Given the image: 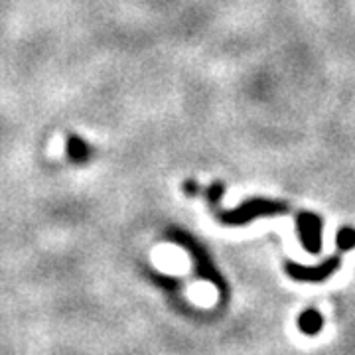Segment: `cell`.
<instances>
[{
	"instance_id": "6da1fadb",
	"label": "cell",
	"mask_w": 355,
	"mask_h": 355,
	"mask_svg": "<svg viewBox=\"0 0 355 355\" xmlns=\"http://www.w3.org/2000/svg\"><path fill=\"white\" fill-rule=\"evenodd\" d=\"M288 214V205L279 200H268V198H251L241 205H237L235 209H219L216 207V217L231 227H239V225H247L259 217H275V216H286Z\"/></svg>"
},
{
	"instance_id": "7a4b0ae2",
	"label": "cell",
	"mask_w": 355,
	"mask_h": 355,
	"mask_svg": "<svg viewBox=\"0 0 355 355\" xmlns=\"http://www.w3.org/2000/svg\"><path fill=\"white\" fill-rule=\"evenodd\" d=\"M340 266H342V254H331L326 261H322L320 265L314 266L286 261L284 270L292 280H298V282H324V280L330 279L336 270H340Z\"/></svg>"
},
{
	"instance_id": "3957f363",
	"label": "cell",
	"mask_w": 355,
	"mask_h": 355,
	"mask_svg": "<svg viewBox=\"0 0 355 355\" xmlns=\"http://www.w3.org/2000/svg\"><path fill=\"white\" fill-rule=\"evenodd\" d=\"M296 229L298 237L306 251L310 254H318L322 249V231H324V219L314 211H300L296 216Z\"/></svg>"
},
{
	"instance_id": "277c9868",
	"label": "cell",
	"mask_w": 355,
	"mask_h": 355,
	"mask_svg": "<svg viewBox=\"0 0 355 355\" xmlns=\"http://www.w3.org/2000/svg\"><path fill=\"white\" fill-rule=\"evenodd\" d=\"M182 239L188 243V249H190L191 254H193V259H196V268H198V272L202 275V279L209 280V282L217 284L219 288H223V282H221V279H219V272L216 270L214 263L209 261L207 253L203 251L200 245H196L191 239H188V237H182Z\"/></svg>"
},
{
	"instance_id": "5b68a950",
	"label": "cell",
	"mask_w": 355,
	"mask_h": 355,
	"mask_svg": "<svg viewBox=\"0 0 355 355\" xmlns=\"http://www.w3.org/2000/svg\"><path fill=\"white\" fill-rule=\"evenodd\" d=\"M298 330L304 336H318L324 330V316L318 312L316 308H308L298 316Z\"/></svg>"
},
{
	"instance_id": "8992f818",
	"label": "cell",
	"mask_w": 355,
	"mask_h": 355,
	"mask_svg": "<svg viewBox=\"0 0 355 355\" xmlns=\"http://www.w3.org/2000/svg\"><path fill=\"white\" fill-rule=\"evenodd\" d=\"M67 154L71 160L76 162H85L89 156H91V146L83 139H79L76 135H71L67 139Z\"/></svg>"
},
{
	"instance_id": "52a82bcc",
	"label": "cell",
	"mask_w": 355,
	"mask_h": 355,
	"mask_svg": "<svg viewBox=\"0 0 355 355\" xmlns=\"http://www.w3.org/2000/svg\"><path fill=\"white\" fill-rule=\"evenodd\" d=\"M336 247H338L340 253L355 249V229L349 227V225L338 229V233H336Z\"/></svg>"
},
{
	"instance_id": "ba28073f",
	"label": "cell",
	"mask_w": 355,
	"mask_h": 355,
	"mask_svg": "<svg viewBox=\"0 0 355 355\" xmlns=\"http://www.w3.org/2000/svg\"><path fill=\"white\" fill-rule=\"evenodd\" d=\"M223 191H225V184H223V182H214L203 193H205L209 205H211V207H217L219 202H221V198H223Z\"/></svg>"
},
{
	"instance_id": "9c48e42d",
	"label": "cell",
	"mask_w": 355,
	"mask_h": 355,
	"mask_svg": "<svg viewBox=\"0 0 355 355\" xmlns=\"http://www.w3.org/2000/svg\"><path fill=\"white\" fill-rule=\"evenodd\" d=\"M184 191L188 193V196H198L202 188L198 186V182H193V180H188L186 184H184Z\"/></svg>"
}]
</instances>
